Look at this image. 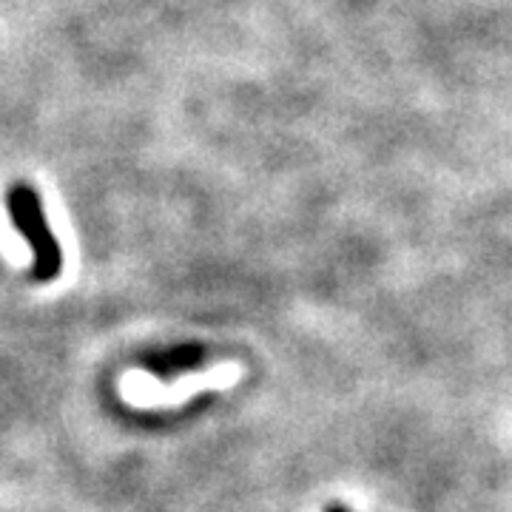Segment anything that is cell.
I'll return each instance as SVG.
<instances>
[{
  "mask_svg": "<svg viewBox=\"0 0 512 512\" xmlns=\"http://www.w3.org/2000/svg\"><path fill=\"white\" fill-rule=\"evenodd\" d=\"M6 202H9V214H12V222L20 231V237L29 242V248L35 254V279L37 282H55L63 271V254H60V245L46 222L37 191L32 185H12Z\"/></svg>",
  "mask_w": 512,
  "mask_h": 512,
  "instance_id": "cell-1",
  "label": "cell"
},
{
  "mask_svg": "<svg viewBox=\"0 0 512 512\" xmlns=\"http://www.w3.org/2000/svg\"><path fill=\"white\" fill-rule=\"evenodd\" d=\"M205 362V348L202 345H177V348H165L160 353H151L143 359L151 376L157 379H177L188 370H197Z\"/></svg>",
  "mask_w": 512,
  "mask_h": 512,
  "instance_id": "cell-2",
  "label": "cell"
},
{
  "mask_svg": "<svg viewBox=\"0 0 512 512\" xmlns=\"http://www.w3.org/2000/svg\"><path fill=\"white\" fill-rule=\"evenodd\" d=\"M328 512H348L345 507H328Z\"/></svg>",
  "mask_w": 512,
  "mask_h": 512,
  "instance_id": "cell-3",
  "label": "cell"
}]
</instances>
